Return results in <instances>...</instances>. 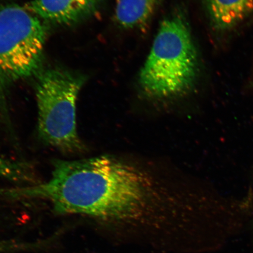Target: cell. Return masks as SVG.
<instances>
[{"mask_svg":"<svg viewBox=\"0 0 253 253\" xmlns=\"http://www.w3.org/2000/svg\"><path fill=\"white\" fill-rule=\"evenodd\" d=\"M47 36L44 21L25 7H0V121L10 118L2 90L36 74L42 61Z\"/></svg>","mask_w":253,"mask_h":253,"instance_id":"cell-4","label":"cell"},{"mask_svg":"<svg viewBox=\"0 0 253 253\" xmlns=\"http://www.w3.org/2000/svg\"><path fill=\"white\" fill-rule=\"evenodd\" d=\"M211 26L215 30L233 29L253 13V0H205Z\"/></svg>","mask_w":253,"mask_h":253,"instance_id":"cell-6","label":"cell"},{"mask_svg":"<svg viewBox=\"0 0 253 253\" xmlns=\"http://www.w3.org/2000/svg\"><path fill=\"white\" fill-rule=\"evenodd\" d=\"M250 193H251L252 199V213L251 217V219L249 221L250 227H251L252 237V241H253V186L252 189L250 190Z\"/></svg>","mask_w":253,"mask_h":253,"instance_id":"cell-10","label":"cell"},{"mask_svg":"<svg viewBox=\"0 0 253 253\" xmlns=\"http://www.w3.org/2000/svg\"><path fill=\"white\" fill-rule=\"evenodd\" d=\"M151 185L132 166L108 156L55 160L49 180L24 187L2 189V197L40 199L56 213L107 220L137 219L150 197Z\"/></svg>","mask_w":253,"mask_h":253,"instance_id":"cell-1","label":"cell"},{"mask_svg":"<svg viewBox=\"0 0 253 253\" xmlns=\"http://www.w3.org/2000/svg\"><path fill=\"white\" fill-rule=\"evenodd\" d=\"M102 0H33L28 10L46 23L70 25L84 20L99 8Z\"/></svg>","mask_w":253,"mask_h":253,"instance_id":"cell-5","label":"cell"},{"mask_svg":"<svg viewBox=\"0 0 253 253\" xmlns=\"http://www.w3.org/2000/svg\"><path fill=\"white\" fill-rule=\"evenodd\" d=\"M161 0H116L115 17L123 28H141L147 24Z\"/></svg>","mask_w":253,"mask_h":253,"instance_id":"cell-7","label":"cell"},{"mask_svg":"<svg viewBox=\"0 0 253 253\" xmlns=\"http://www.w3.org/2000/svg\"><path fill=\"white\" fill-rule=\"evenodd\" d=\"M0 178L13 181H30L33 179L27 164L12 162L0 157Z\"/></svg>","mask_w":253,"mask_h":253,"instance_id":"cell-8","label":"cell"},{"mask_svg":"<svg viewBox=\"0 0 253 253\" xmlns=\"http://www.w3.org/2000/svg\"><path fill=\"white\" fill-rule=\"evenodd\" d=\"M36 244H26V243H20L14 240H8V241L0 242V253H6L21 249L33 248Z\"/></svg>","mask_w":253,"mask_h":253,"instance_id":"cell-9","label":"cell"},{"mask_svg":"<svg viewBox=\"0 0 253 253\" xmlns=\"http://www.w3.org/2000/svg\"><path fill=\"white\" fill-rule=\"evenodd\" d=\"M84 82L80 74L54 67L41 72L35 86L39 137L65 153L84 150L77 128V103Z\"/></svg>","mask_w":253,"mask_h":253,"instance_id":"cell-3","label":"cell"},{"mask_svg":"<svg viewBox=\"0 0 253 253\" xmlns=\"http://www.w3.org/2000/svg\"><path fill=\"white\" fill-rule=\"evenodd\" d=\"M199 66L187 19L177 11L161 23L138 84L145 94L156 99L179 96L194 87Z\"/></svg>","mask_w":253,"mask_h":253,"instance_id":"cell-2","label":"cell"}]
</instances>
